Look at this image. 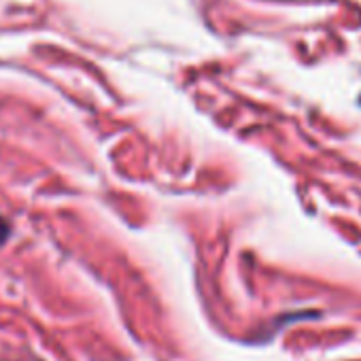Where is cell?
<instances>
[{"instance_id":"obj_1","label":"cell","mask_w":361,"mask_h":361,"mask_svg":"<svg viewBox=\"0 0 361 361\" xmlns=\"http://www.w3.org/2000/svg\"><path fill=\"white\" fill-rule=\"evenodd\" d=\"M7 234H9V228H7V224L3 219H0V240H5Z\"/></svg>"}]
</instances>
